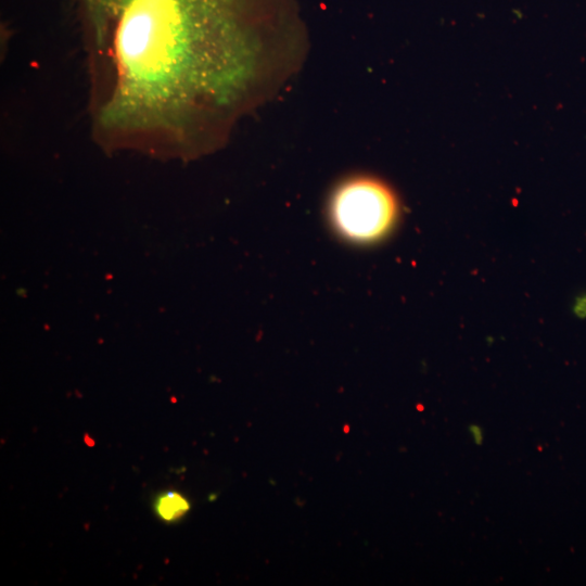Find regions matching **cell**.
<instances>
[{
  "mask_svg": "<svg viewBox=\"0 0 586 586\" xmlns=\"http://www.w3.org/2000/svg\"><path fill=\"white\" fill-rule=\"evenodd\" d=\"M469 432L475 444L480 445L483 442V431L477 424H471Z\"/></svg>",
  "mask_w": 586,
  "mask_h": 586,
  "instance_id": "cell-4",
  "label": "cell"
},
{
  "mask_svg": "<svg viewBox=\"0 0 586 586\" xmlns=\"http://www.w3.org/2000/svg\"><path fill=\"white\" fill-rule=\"evenodd\" d=\"M335 230L355 242L383 237L395 224L398 202L393 190L370 176H352L336 184L328 203Z\"/></svg>",
  "mask_w": 586,
  "mask_h": 586,
  "instance_id": "cell-2",
  "label": "cell"
},
{
  "mask_svg": "<svg viewBox=\"0 0 586 586\" xmlns=\"http://www.w3.org/2000/svg\"><path fill=\"white\" fill-rule=\"evenodd\" d=\"M91 133L106 150L193 158L300 68L296 0H71Z\"/></svg>",
  "mask_w": 586,
  "mask_h": 586,
  "instance_id": "cell-1",
  "label": "cell"
},
{
  "mask_svg": "<svg viewBox=\"0 0 586 586\" xmlns=\"http://www.w3.org/2000/svg\"><path fill=\"white\" fill-rule=\"evenodd\" d=\"M188 500L176 492L161 495L155 502V510L164 521L171 522L180 519L189 511Z\"/></svg>",
  "mask_w": 586,
  "mask_h": 586,
  "instance_id": "cell-3",
  "label": "cell"
}]
</instances>
